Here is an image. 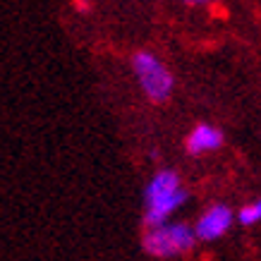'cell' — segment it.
Segmentation results:
<instances>
[{
    "mask_svg": "<svg viewBox=\"0 0 261 261\" xmlns=\"http://www.w3.org/2000/svg\"><path fill=\"white\" fill-rule=\"evenodd\" d=\"M190 192L185 190L182 177L173 168H161L149 177L144 187V225L156 228L173 221V216L187 204Z\"/></svg>",
    "mask_w": 261,
    "mask_h": 261,
    "instance_id": "obj_1",
    "label": "cell"
},
{
    "mask_svg": "<svg viewBox=\"0 0 261 261\" xmlns=\"http://www.w3.org/2000/svg\"><path fill=\"white\" fill-rule=\"evenodd\" d=\"M144 252L159 261L180 259L197 247V238L190 223L185 221H168L156 228H146L142 238Z\"/></svg>",
    "mask_w": 261,
    "mask_h": 261,
    "instance_id": "obj_2",
    "label": "cell"
},
{
    "mask_svg": "<svg viewBox=\"0 0 261 261\" xmlns=\"http://www.w3.org/2000/svg\"><path fill=\"white\" fill-rule=\"evenodd\" d=\"M132 72L135 80L153 106H163L175 94V74L163 60L151 50H137L132 56Z\"/></svg>",
    "mask_w": 261,
    "mask_h": 261,
    "instance_id": "obj_3",
    "label": "cell"
},
{
    "mask_svg": "<svg viewBox=\"0 0 261 261\" xmlns=\"http://www.w3.org/2000/svg\"><path fill=\"white\" fill-rule=\"evenodd\" d=\"M232 223H235V211L228 204L216 201V204L206 206L204 211H201V216L192 225V230H194V238L199 242H216V240L228 235Z\"/></svg>",
    "mask_w": 261,
    "mask_h": 261,
    "instance_id": "obj_4",
    "label": "cell"
},
{
    "mask_svg": "<svg viewBox=\"0 0 261 261\" xmlns=\"http://www.w3.org/2000/svg\"><path fill=\"white\" fill-rule=\"evenodd\" d=\"M223 144H225V135H223L221 127L211 125V122H199V125L192 127V132L187 135L185 151L190 156H208V153L221 151Z\"/></svg>",
    "mask_w": 261,
    "mask_h": 261,
    "instance_id": "obj_5",
    "label": "cell"
},
{
    "mask_svg": "<svg viewBox=\"0 0 261 261\" xmlns=\"http://www.w3.org/2000/svg\"><path fill=\"white\" fill-rule=\"evenodd\" d=\"M238 223L242 228H252L256 223L261 221V199H252V201H247L238 208V214H235Z\"/></svg>",
    "mask_w": 261,
    "mask_h": 261,
    "instance_id": "obj_6",
    "label": "cell"
},
{
    "mask_svg": "<svg viewBox=\"0 0 261 261\" xmlns=\"http://www.w3.org/2000/svg\"><path fill=\"white\" fill-rule=\"evenodd\" d=\"M177 3H182L185 8H208L214 0H177Z\"/></svg>",
    "mask_w": 261,
    "mask_h": 261,
    "instance_id": "obj_7",
    "label": "cell"
}]
</instances>
